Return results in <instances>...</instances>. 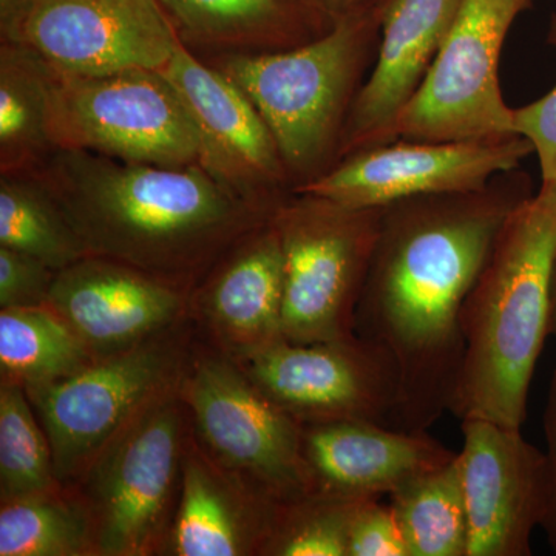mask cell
I'll list each match as a JSON object with an SVG mask.
<instances>
[{"instance_id": "obj_5", "label": "cell", "mask_w": 556, "mask_h": 556, "mask_svg": "<svg viewBox=\"0 0 556 556\" xmlns=\"http://www.w3.org/2000/svg\"><path fill=\"white\" fill-rule=\"evenodd\" d=\"M195 345V328L186 320L130 350L97 358L72 378L25 388L50 439L62 485H75L138 416L179 387Z\"/></svg>"}, {"instance_id": "obj_11", "label": "cell", "mask_w": 556, "mask_h": 556, "mask_svg": "<svg viewBox=\"0 0 556 556\" xmlns=\"http://www.w3.org/2000/svg\"><path fill=\"white\" fill-rule=\"evenodd\" d=\"M236 364L302 426L365 420L396 427V362L386 348L356 334L317 343L280 339Z\"/></svg>"}, {"instance_id": "obj_23", "label": "cell", "mask_w": 556, "mask_h": 556, "mask_svg": "<svg viewBox=\"0 0 556 556\" xmlns=\"http://www.w3.org/2000/svg\"><path fill=\"white\" fill-rule=\"evenodd\" d=\"M97 358L50 305L0 309V380L25 388L72 378Z\"/></svg>"}, {"instance_id": "obj_15", "label": "cell", "mask_w": 556, "mask_h": 556, "mask_svg": "<svg viewBox=\"0 0 556 556\" xmlns=\"http://www.w3.org/2000/svg\"><path fill=\"white\" fill-rule=\"evenodd\" d=\"M457 453L468 519L467 556H529L547 506L546 453L521 428L463 420Z\"/></svg>"}, {"instance_id": "obj_26", "label": "cell", "mask_w": 556, "mask_h": 556, "mask_svg": "<svg viewBox=\"0 0 556 556\" xmlns=\"http://www.w3.org/2000/svg\"><path fill=\"white\" fill-rule=\"evenodd\" d=\"M0 247L38 258L56 273L89 255L58 201L27 175H0Z\"/></svg>"}, {"instance_id": "obj_21", "label": "cell", "mask_w": 556, "mask_h": 556, "mask_svg": "<svg viewBox=\"0 0 556 556\" xmlns=\"http://www.w3.org/2000/svg\"><path fill=\"white\" fill-rule=\"evenodd\" d=\"M178 38L195 53H277L332 28L313 0H160Z\"/></svg>"}, {"instance_id": "obj_4", "label": "cell", "mask_w": 556, "mask_h": 556, "mask_svg": "<svg viewBox=\"0 0 556 556\" xmlns=\"http://www.w3.org/2000/svg\"><path fill=\"white\" fill-rule=\"evenodd\" d=\"M382 11L340 21L298 49L201 56L254 102L292 192L339 164L348 118L378 58Z\"/></svg>"}, {"instance_id": "obj_18", "label": "cell", "mask_w": 556, "mask_h": 556, "mask_svg": "<svg viewBox=\"0 0 556 556\" xmlns=\"http://www.w3.org/2000/svg\"><path fill=\"white\" fill-rule=\"evenodd\" d=\"M460 3L463 0H388L380 22L378 58L348 118L340 161L394 141V124L437 60Z\"/></svg>"}, {"instance_id": "obj_17", "label": "cell", "mask_w": 556, "mask_h": 556, "mask_svg": "<svg viewBox=\"0 0 556 556\" xmlns=\"http://www.w3.org/2000/svg\"><path fill=\"white\" fill-rule=\"evenodd\" d=\"M283 251L269 215L190 289L197 339L233 362L283 339Z\"/></svg>"}, {"instance_id": "obj_20", "label": "cell", "mask_w": 556, "mask_h": 556, "mask_svg": "<svg viewBox=\"0 0 556 556\" xmlns=\"http://www.w3.org/2000/svg\"><path fill=\"white\" fill-rule=\"evenodd\" d=\"M280 506L226 473L190 433L177 511L160 556H262Z\"/></svg>"}, {"instance_id": "obj_32", "label": "cell", "mask_w": 556, "mask_h": 556, "mask_svg": "<svg viewBox=\"0 0 556 556\" xmlns=\"http://www.w3.org/2000/svg\"><path fill=\"white\" fill-rule=\"evenodd\" d=\"M544 434H546L547 506L543 527L548 543L556 554V371L548 386L547 404L544 409Z\"/></svg>"}, {"instance_id": "obj_30", "label": "cell", "mask_w": 556, "mask_h": 556, "mask_svg": "<svg viewBox=\"0 0 556 556\" xmlns=\"http://www.w3.org/2000/svg\"><path fill=\"white\" fill-rule=\"evenodd\" d=\"M56 274L38 258L0 247V309L47 305Z\"/></svg>"}, {"instance_id": "obj_27", "label": "cell", "mask_w": 556, "mask_h": 556, "mask_svg": "<svg viewBox=\"0 0 556 556\" xmlns=\"http://www.w3.org/2000/svg\"><path fill=\"white\" fill-rule=\"evenodd\" d=\"M61 485L50 439L27 390L0 380V503Z\"/></svg>"}, {"instance_id": "obj_33", "label": "cell", "mask_w": 556, "mask_h": 556, "mask_svg": "<svg viewBox=\"0 0 556 556\" xmlns=\"http://www.w3.org/2000/svg\"><path fill=\"white\" fill-rule=\"evenodd\" d=\"M332 25L350 17L386 9L388 0H313Z\"/></svg>"}, {"instance_id": "obj_13", "label": "cell", "mask_w": 556, "mask_h": 556, "mask_svg": "<svg viewBox=\"0 0 556 556\" xmlns=\"http://www.w3.org/2000/svg\"><path fill=\"white\" fill-rule=\"evenodd\" d=\"M532 153V142L518 134L470 141L396 139L346 156L294 192L348 207H386L415 197L484 189L496 175L519 169Z\"/></svg>"}, {"instance_id": "obj_2", "label": "cell", "mask_w": 556, "mask_h": 556, "mask_svg": "<svg viewBox=\"0 0 556 556\" xmlns=\"http://www.w3.org/2000/svg\"><path fill=\"white\" fill-rule=\"evenodd\" d=\"M27 177L58 201L89 255L189 287L270 215L237 199L200 164L153 166L58 149Z\"/></svg>"}, {"instance_id": "obj_34", "label": "cell", "mask_w": 556, "mask_h": 556, "mask_svg": "<svg viewBox=\"0 0 556 556\" xmlns=\"http://www.w3.org/2000/svg\"><path fill=\"white\" fill-rule=\"evenodd\" d=\"M551 336L556 340V257L554 265V277H552Z\"/></svg>"}, {"instance_id": "obj_24", "label": "cell", "mask_w": 556, "mask_h": 556, "mask_svg": "<svg viewBox=\"0 0 556 556\" xmlns=\"http://www.w3.org/2000/svg\"><path fill=\"white\" fill-rule=\"evenodd\" d=\"M0 556H97L93 521L78 490L61 485L0 503Z\"/></svg>"}, {"instance_id": "obj_31", "label": "cell", "mask_w": 556, "mask_h": 556, "mask_svg": "<svg viewBox=\"0 0 556 556\" xmlns=\"http://www.w3.org/2000/svg\"><path fill=\"white\" fill-rule=\"evenodd\" d=\"M348 556H409L407 540L391 503L368 497L354 518Z\"/></svg>"}, {"instance_id": "obj_3", "label": "cell", "mask_w": 556, "mask_h": 556, "mask_svg": "<svg viewBox=\"0 0 556 556\" xmlns=\"http://www.w3.org/2000/svg\"><path fill=\"white\" fill-rule=\"evenodd\" d=\"M556 189L522 201L497 233L460 318L464 357L450 412L521 428L551 336Z\"/></svg>"}, {"instance_id": "obj_6", "label": "cell", "mask_w": 556, "mask_h": 556, "mask_svg": "<svg viewBox=\"0 0 556 556\" xmlns=\"http://www.w3.org/2000/svg\"><path fill=\"white\" fill-rule=\"evenodd\" d=\"M383 207H348L289 193L270 218L283 251L281 336L317 343L354 334Z\"/></svg>"}, {"instance_id": "obj_25", "label": "cell", "mask_w": 556, "mask_h": 556, "mask_svg": "<svg viewBox=\"0 0 556 556\" xmlns=\"http://www.w3.org/2000/svg\"><path fill=\"white\" fill-rule=\"evenodd\" d=\"M409 556H467L468 519L459 463L420 475L390 495Z\"/></svg>"}, {"instance_id": "obj_22", "label": "cell", "mask_w": 556, "mask_h": 556, "mask_svg": "<svg viewBox=\"0 0 556 556\" xmlns=\"http://www.w3.org/2000/svg\"><path fill=\"white\" fill-rule=\"evenodd\" d=\"M56 73L20 43L0 40V175H30L54 152Z\"/></svg>"}, {"instance_id": "obj_7", "label": "cell", "mask_w": 556, "mask_h": 556, "mask_svg": "<svg viewBox=\"0 0 556 556\" xmlns=\"http://www.w3.org/2000/svg\"><path fill=\"white\" fill-rule=\"evenodd\" d=\"M179 396L199 447L252 492L287 504L316 489L303 456L302 424L199 339Z\"/></svg>"}, {"instance_id": "obj_8", "label": "cell", "mask_w": 556, "mask_h": 556, "mask_svg": "<svg viewBox=\"0 0 556 556\" xmlns=\"http://www.w3.org/2000/svg\"><path fill=\"white\" fill-rule=\"evenodd\" d=\"M190 438L179 387L101 453L75 486L89 508L97 556H160L181 490Z\"/></svg>"}, {"instance_id": "obj_10", "label": "cell", "mask_w": 556, "mask_h": 556, "mask_svg": "<svg viewBox=\"0 0 556 556\" xmlns=\"http://www.w3.org/2000/svg\"><path fill=\"white\" fill-rule=\"evenodd\" d=\"M535 0H463L452 30L394 124L396 139L470 141L517 134L500 61L511 25Z\"/></svg>"}, {"instance_id": "obj_14", "label": "cell", "mask_w": 556, "mask_h": 556, "mask_svg": "<svg viewBox=\"0 0 556 556\" xmlns=\"http://www.w3.org/2000/svg\"><path fill=\"white\" fill-rule=\"evenodd\" d=\"M160 73L195 124L200 166L237 199L273 214L292 188L273 131L254 102L179 38Z\"/></svg>"}, {"instance_id": "obj_1", "label": "cell", "mask_w": 556, "mask_h": 556, "mask_svg": "<svg viewBox=\"0 0 556 556\" xmlns=\"http://www.w3.org/2000/svg\"><path fill=\"white\" fill-rule=\"evenodd\" d=\"M532 195L529 174L515 169L481 190L383 207L354 334L396 362L397 428L428 431L450 412L464 357V305L504 223Z\"/></svg>"}, {"instance_id": "obj_28", "label": "cell", "mask_w": 556, "mask_h": 556, "mask_svg": "<svg viewBox=\"0 0 556 556\" xmlns=\"http://www.w3.org/2000/svg\"><path fill=\"white\" fill-rule=\"evenodd\" d=\"M367 500L314 489L281 504L262 556H348L354 518Z\"/></svg>"}, {"instance_id": "obj_29", "label": "cell", "mask_w": 556, "mask_h": 556, "mask_svg": "<svg viewBox=\"0 0 556 556\" xmlns=\"http://www.w3.org/2000/svg\"><path fill=\"white\" fill-rule=\"evenodd\" d=\"M547 42L556 49V13L548 25ZM515 131L529 139L540 163L541 188L556 189V86L546 97L514 109Z\"/></svg>"}, {"instance_id": "obj_9", "label": "cell", "mask_w": 556, "mask_h": 556, "mask_svg": "<svg viewBox=\"0 0 556 556\" xmlns=\"http://www.w3.org/2000/svg\"><path fill=\"white\" fill-rule=\"evenodd\" d=\"M51 134L56 149L86 150L127 163L199 164L195 124L156 70H124L54 80Z\"/></svg>"}, {"instance_id": "obj_16", "label": "cell", "mask_w": 556, "mask_h": 556, "mask_svg": "<svg viewBox=\"0 0 556 556\" xmlns=\"http://www.w3.org/2000/svg\"><path fill=\"white\" fill-rule=\"evenodd\" d=\"M190 289L116 260L87 255L56 274L47 305L94 358H102L189 320Z\"/></svg>"}, {"instance_id": "obj_19", "label": "cell", "mask_w": 556, "mask_h": 556, "mask_svg": "<svg viewBox=\"0 0 556 556\" xmlns=\"http://www.w3.org/2000/svg\"><path fill=\"white\" fill-rule=\"evenodd\" d=\"M303 456L316 489L382 497L445 466L456 453L428 431L340 420L303 426Z\"/></svg>"}, {"instance_id": "obj_12", "label": "cell", "mask_w": 556, "mask_h": 556, "mask_svg": "<svg viewBox=\"0 0 556 556\" xmlns=\"http://www.w3.org/2000/svg\"><path fill=\"white\" fill-rule=\"evenodd\" d=\"M0 40L20 43L61 76L163 70L178 42L160 0H27Z\"/></svg>"}]
</instances>
